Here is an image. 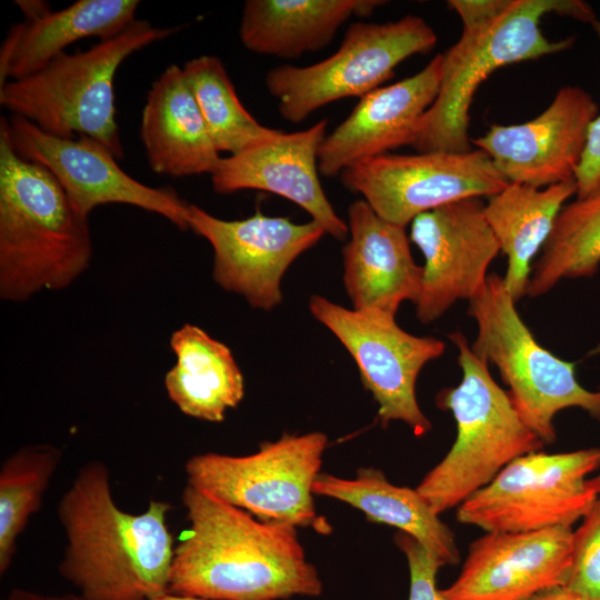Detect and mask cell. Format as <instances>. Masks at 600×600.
<instances>
[{
	"mask_svg": "<svg viewBox=\"0 0 600 600\" xmlns=\"http://www.w3.org/2000/svg\"><path fill=\"white\" fill-rule=\"evenodd\" d=\"M426 20L408 14L397 21L354 22L337 51L314 64H282L266 77L280 116L300 123L316 110L343 98L359 97L381 87L394 69L437 43Z\"/></svg>",
	"mask_w": 600,
	"mask_h": 600,
	"instance_id": "9c48e42d",
	"label": "cell"
},
{
	"mask_svg": "<svg viewBox=\"0 0 600 600\" xmlns=\"http://www.w3.org/2000/svg\"><path fill=\"white\" fill-rule=\"evenodd\" d=\"M442 71L438 53L422 70L362 98L322 140L319 172L340 176L347 168L401 146H411L418 124L437 98Z\"/></svg>",
	"mask_w": 600,
	"mask_h": 600,
	"instance_id": "d6986e66",
	"label": "cell"
},
{
	"mask_svg": "<svg viewBox=\"0 0 600 600\" xmlns=\"http://www.w3.org/2000/svg\"><path fill=\"white\" fill-rule=\"evenodd\" d=\"M88 218L56 178L21 158L0 124V297L24 302L71 286L90 266Z\"/></svg>",
	"mask_w": 600,
	"mask_h": 600,
	"instance_id": "3957f363",
	"label": "cell"
},
{
	"mask_svg": "<svg viewBox=\"0 0 600 600\" xmlns=\"http://www.w3.org/2000/svg\"><path fill=\"white\" fill-rule=\"evenodd\" d=\"M3 600H83L77 592L47 594L24 588H13Z\"/></svg>",
	"mask_w": 600,
	"mask_h": 600,
	"instance_id": "836d02e7",
	"label": "cell"
},
{
	"mask_svg": "<svg viewBox=\"0 0 600 600\" xmlns=\"http://www.w3.org/2000/svg\"><path fill=\"white\" fill-rule=\"evenodd\" d=\"M313 494L340 500L359 509L368 521L399 529L436 554L446 566L460 561L452 530L414 489L391 483L374 468H360L354 479L320 472Z\"/></svg>",
	"mask_w": 600,
	"mask_h": 600,
	"instance_id": "d4e9b609",
	"label": "cell"
},
{
	"mask_svg": "<svg viewBox=\"0 0 600 600\" xmlns=\"http://www.w3.org/2000/svg\"><path fill=\"white\" fill-rule=\"evenodd\" d=\"M181 502L189 526L174 544L169 592L204 600L321 594L296 526L260 520L188 483Z\"/></svg>",
	"mask_w": 600,
	"mask_h": 600,
	"instance_id": "6da1fadb",
	"label": "cell"
},
{
	"mask_svg": "<svg viewBox=\"0 0 600 600\" xmlns=\"http://www.w3.org/2000/svg\"><path fill=\"white\" fill-rule=\"evenodd\" d=\"M513 0H450L449 6L462 21V29L486 26L502 16Z\"/></svg>",
	"mask_w": 600,
	"mask_h": 600,
	"instance_id": "d6a6232c",
	"label": "cell"
},
{
	"mask_svg": "<svg viewBox=\"0 0 600 600\" xmlns=\"http://www.w3.org/2000/svg\"><path fill=\"white\" fill-rule=\"evenodd\" d=\"M172 28L136 20L118 36L88 50L62 53L39 71L0 87V104L42 131L90 137L119 160L124 156L116 121L114 77L134 52L166 39Z\"/></svg>",
	"mask_w": 600,
	"mask_h": 600,
	"instance_id": "8992f818",
	"label": "cell"
},
{
	"mask_svg": "<svg viewBox=\"0 0 600 600\" xmlns=\"http://www.w3.org/2000/svg\"><path fill=\"white\" fill-rule=\"evenodd\" d=\"M340 178L378 216L403 227L424 212L467 198H490L509 184L480 149L384 153L347 168Z\"/></svg>",
	"mask_w": 600,
	"mask_h": 600,
	"instance_id": "7c38bea8",
	"label": "cell"
},
{
	"mask_svg": "<svg viewBox=\"0 0 600 600\" xmlns=\"http://www.w3.org/2000/svg\"><path fill=\"white\" fill-rule=\"evenodd\" d=\"M182 71L220 153L239 152L277 130L260 124L243 107L218 57L200 56L190 59Z\"/></svg>",
	"mask_w": 600,
	"mask_h": 600,
	"instance_id": "f1b7e54d",
	"label": "cell"
},
{
	"mask_svg": "<svg viewBox=\"0 0 600 600\" xmlns=\"http://www.w3.org/2000/svg\"><path fill=\"white\" fill-rule=\"evenodd\" d=\"M176 364L164 376L169 399L186 416L221 422L244 396L242 372L228 346L186 323L170 338Z\"/></svg>",
	"mask_w": 600,
	"mask_h": 600,
	"instance_id": "cb8c5ba5",
	"label": "cell"
},
{
	"mask_svg": "<svg viewBox=\"0 0 600 600\" xmlns=\"http://www.w3.org/2000/svg\"><path fill=\"white\" fill-rule=\"evenodd\" d=\"M588 486L600 497V472L588 479Z\"/></svg>",
	"mask_w": 600,
	"mask_h": 600,
	"instance_id": "74e56055",
	"label": "cell"
},
{
	"mask_svg": "<svg viewBox=\"0 0 600 600\" xmlns=\"http://www.w3.org/2000/svg\"><path fill=\"white\" fill-rule=\"evenodd\" d=\"M381 0H247L239 36L254 53L296 59L328 46L351 17H369Z\"/></svg>",
	"mask_w": 600,
	"mask_h": 600,
	"instance_id": "603a6c76",
	"label": "cell"
},
{
	"mask_svg": "<svg viewBox=\"0 0 600 600\" xmlns=\"http://www.w3.org/2000/svg\"><path fill=\"white\" fill-rule=\"evenodd\" d=\"M410 240L424 258L418 320L439 319L458 300H471L486 286L500 252L480 198H467L424 212L411 222Z\"/></svg>",
	"mask_w": 600,
	"mask_h": 600,
	"instance_id": "9a60e30c",
	"label": "cell"
},
{
	"mask_svg": "<svg viewBox=\"0 0 600 600\" xmlns=\"http://www.w3.org/2000/svg\"><path fill=\"white\" fill-rule=\"evenodd\" d=\"M140 137L150 168L173 178L211 174L220 159L182 68L169 66L152 83Z\"/></svg>",
	"mask_w": 600,
	"mask_h": 600,
	"instance_id": "44dd1931",
	"label": "cell"
},
{
	"mask_svg": "<svg viewBox=\"0 0 600 600\" xmlns=\"http://www.w3.org/2000/svg\"><path fill=\"white\" fill-rule=\"evenodd\" d=\"M599 469L600 447L521 456L464 500L457 520L486 532L572 527L599 498L588 486V477Z\"/></svg>",
	"mask_w": 600,
	"mask_h": 600,
	"instance_id": "30bf717a",
	"label": "cell"
},
{
	"mask_svg": "<svg viewBox=\"0 0 600 600\" xmlns=\"http://www.w3.org/2000/svg\"><path fill=\"white\" fill-rule=\"evenodd\" d=\"M394 542L406 556L409 566V600H447L437 586L438 571L446 564L404 532H397Z\"/></svg>",
	"mask_w": 600,
	"mask_h": 600,
	"instance_id": "4dcf8cb0",
	"label": "cell"
},
{
	"mask_svg": "<svg viewBox=\"0 0 600 600\" xmlns=\"http://www.w3.org/2000/svg\"><path fill=\"white\" fill-rule=\"evenodd\" d=\"M563 587L600 600V497L573 531L572 566Z\"/></svg>",
	"mask_w": 600,
	"mask_h": 600,
	"instance_id": "f546056e",
	"label": "cell"
},
{
	"mask_svg": "<svg viewBox=\"0 0 600 600\" xmlns=\"http://www.w3.org/2000/svg\"><path fill=\"white\" fill-rule=\"evenodd\" d=\"M152 600H204L198 597H191V596H183V594H177L172 592H164L162 594L157 596Z\"/></svg>",
	"mask_w": 600,
	"mask_h": 600,
	"instance_id": "8d00e7d4",
	"label": "cell"
},
{
	"mask_svg": "<svg viewBox=\"0 0 600 600\" xmlns=\"http://www.w3.org/2000/svg\"><path fill=\"white\" fill-rule=\"evenodd\" d=\"M327 127L328 120L321 119L306 130H276L222 157L210 174L214 192L260 190L281 196L308 212L326 233L344 239L348 224L336 213L319 179L318 150Z\"/></svg>",
	"mask_w": 600,
	"mask_h": 600,
	"instance_id": "ac0fdd59",
	"label": "cell"
},
{
	"mask_svg": "<svg viewBox=\"0 0 600 600\" xmlns=\"http://www.w3.org/2000/svg\"><path fill=\"white\" fill-rule=\"evenodd\" d=\"M598 113L586 90L564 86L538 117L519 124H494L471 143L489 156L509 183L547 188L574 179Z\"/></svg>",
	"mask_w": 600,
	"mask_h": 600,
	"instance_id": "2e32d148",
	"label": "cell"
},
{
	"mask_svg": "<svg viewBox=\"0 0 600 600\" xmlns=\"http://www.w3.org/2000/svg\"><path fill=\"white\" fill-rule=\"evenodd\" d=\"M556 12L597 30L600 21L580 0H513L494 21L462 29L460 39L442 54L436 100L421 118L411 146L418 152H468L470 107L479 86L497 69L570 48L572 38L550 40L541 31L543 16Z\"/></svg>",
	"mask_w": 600,
	"mask_h": 600,
	"instance_id": "277c9868",
	"label": "cell"
},
{
	"mask_svg": "<svg viewBox=\"0 0 600 600\" xmlns=\"http://www.w3.org/2000/svg\"><path fill=\"white\" fill-rule=\"evenodd\" d=\"M458 349L462 379L440 390L438 408L450 411L457 438L444 458L416 490L438 513L458 508L490 483L514 459L540 451L544 443L524 423L508 391L492 378L462 332L448 334Z\"/></svg>",
	"mask_w": 600,
	"mask_h": 600,
	"instance_id": "5b68a950",
	"label": "cell"
},
{
	"mask_svg": "<svg viewBox=\"0 0 600 600\" xmlns=\"http://www.w3.org/2000/svg\"><path fill=\"white\" fill-rule=\"evenodd\" d=\"M327 446L328 437L320 431L284 433L247 456L194 454L184 471L188 484L260 520L329 533L331 527L317 514L312 491Z\"/></svg>",
	"mask_w": 600,
	"mask_h": 600,
	"instance_id": "ba28073f",
	"label": "cell"
},
{
	"mask_svg": "<svg viewBox=\"0 0 600 600\" xmlns=\"http://www.w3.org/2000/svg\"><path fill=\"white\" fill-rule=\"evenodd\" d=\"M172 504L151 500L140 513L121 509L110 471L89 460L57 504L66 546L60 576L83 600H152L169 591L174 541Z\"/></svg>",
	"mask_w": 600,
	"mask_h": 600,
	"instance_id": "7a4b0ae2",
	"label": "cell"
},
{
	"mask_svg": "<svg viewBox=\"0 0 600 600\" xmlns=\"http://www.w3.org/2000/svg\"><path fill=\"white\" fill-rule=\"evenodd\" d=\"M468 314L477 323L473 353L499 369L519 416L544 444L556 440L553 419L563 409L579 408L600 421V388L581 386L576 363L534 339L502 277L488 276L484 288L469 300Z\"/></svg>",
	"mask_w": 600,
	"mask_h": 600,
	"instance_id": "52a82bcc",
	"label": "cell"
},
{
	"mask_svg": "<svg viewBox=\"0 0 600 600\" xmlns=\"http://www.w3.org/2000/svg\"><path fill=\"white\" fill-rule=\"evenodd\" d=\"M599 264L600 188L562 207L531 268L527 294H544L564 278L593 276Z\"/></svg>",
	"mask_w": 600,
	"mask_h": 600,
	"instance_id": "4316f807",
	"label": "cell"
},
{
	"mask_svg": "<svg viewBox=\"0 0 600 600\" xmlns=\"http://www.w3.org/2000/svg\"><path fill=\"white\" fill-rule=\"evenodd\" d=\"M14 3L24 14V20H33L51 11L48 2L41 0H18Z\"/></svg>",
	"mask_w": 600,
	"mask_h": 600,
	"instance_id": "e575fe53",
	"label": "cell"
},
{
	"mask_svg": "<svg viewBox=\"0 0 600 600\" xmlns=\"http://www.w3.org/2000/svg\"><path fill=\"white\" fill-rule=\"evenodd\" d=\"M139 4L137 0H78L12 24L0 48V87L39 71L77 41L118 36L137 20Z\"/></svg>",
	"mask_w": 600,
	"mask_h": 600,
	"instance_id": "7402d4cb",
	"label": "cell"
},
{
	"mask_svg": "<svg viewBox=\"0 0 600 600\" xmlns=\"http://www.w3.org/2000/svg\"><path fill=\"white\" fill-rule=\"evenodd\" d=\"M62 459L52 444H27L2 461L0 467V574L10 569L18 538L37 513Z\"/></svg>",
	"mask_w": 600,
	"mask_h": 600,
	"instance_id": "83f0119b",
	"label": "cell"
},
{
	"mask_svg": "<svg viewBox=\"0 0 600 600\" xmlns=\"http://www.w3.org/2000/svg\"><path fill=\"white\" fill-rule=\"evenodd\" d=\"M1 126L14 151L44 167L83 217L99 206L121 203L157 213L179 229H189L188 202L173 190L153 188L131 177L99 141L86 136L57 137L17 116L1 119Z\"/></svg>",
	"mask_w": 600,
	"mask_h": 600,
	"instance_id": "4fadbf2b",
	"label": "cell"
},
{
	"mask_svg": "<svg viewBox=\"0 0 600 600\" xmlns=\"http://www.w3.org/2000/svg\"><path fill=\"white\" fill-rule=\"evenodd\" d=\"M348 228L343 284L353 309L396 316L403 301L414 304L423 268L412 258L406 227L381 218L360 199L349 206Z\"/></svg>",
	"mask_w": 600,
	"mask_h": 600,
	"instance_id": "ffe728a7",
	"label": "cell"
},
{
	"mask_svg": "<svg viewBox=\"0 0 600 600\" xmlns=\"http://www.w3.org/2000/svg\"><path fill=\"white\" fill-rule=\"evenodd\" d=\"M530 600H599L579 592L572 591L566 587H559L546 591Z\"/></svg>",
	"mask_w": 600,
	"mask_h": 600,
	"instance_id": "d590c367",
	"label": "cell"
},
{
	"mask_svg": "<svg viewBox=\"0 0 600 600\" xmlns=\"http://www.w3.org/2000/svg\"><path fill=\"white\" fill-rule=\"evenodd\" d=\"M187 221L189 229L213 249L214 281L262 310L281 303V280L287 269L326 233L313 220L294 223L260 210L244 219L224 220L192 203Z\"/></svg>",
	"mask_w": 600,
	"mask_h": 600,
	"instance_id": "5bb4252c",
	"label": "cell"
},
{
	"mask_svg": "<svg viewBox=\"0 0 600 600\" xmlns=\"http://www.w3.org/2000/svg\"><path fill=\"white\" fill-rule=\"evenodd\" d=\"M309 310L354 359L363 387L378 403L379 423L402 421L417 437L428 433L431 422L420 409L416 384L422 368L443 354L446 343L404 331L392 314L347 309L319 294L310 298Z\"/></svg>",
	"mask_w": 600,
	"mask_h": 600,
	"instance_id": "8fae6325",
	"label": "cell"
},
{
	"mask_svg": "<svg viewBox=\"0 0 600 600\" xmlns=\"http://www.w3.org/2000/svg\"><path fill=\"white\" fill-rule=\"evenodd\" d=\"M569 526L532 532H486L468 550L447 600H530L563 587L572 566Z\"/></svg>",
	"mask_w": 600,
	"mask_h": 600,
	"instance_id": "e0dca14e",
	"label": "cell"
},
{
	"mask_svg": "<svg viewBox=\"0 0 600 600\" xmlns=\"http://www.w3.org/2000/svg\"><path fill=\"white\" fill-rule=\"evenodd\" d=\"M573 194L574 179L544 189L509 183L484 204L487 222L508 258L503 281L516 302L527 294L532 259L542 250L563 203Z\"/></svg>",
	"mask_w": 600,
	"mask_h": 600,
	"instance_id": "484cf974",
	"label": "cell"
},
{
	"mask_svg": "<svg viewBox=\"0 0 600 600\" xmlns=\"http://www.w3.org/2000/svg\"><path fill=\"white\" fill-rule=\"evenodd\" d=\"M574 181L578 198H584L600 188V113L589 128L584 152Z\"/></svg>",
	"mask_w": 600,
	"mask_h": 600,
	"instance_id": "1f68e13d",
	"label": "cell"
}]
</instances>
